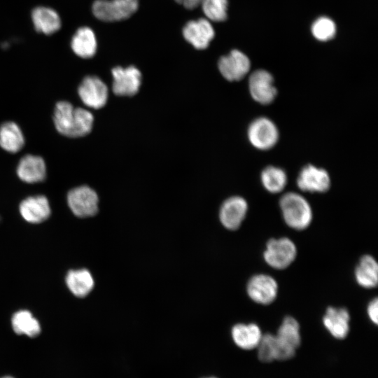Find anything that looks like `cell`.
Here are the masks:
<instances>
[{
    "instance_id": "cell-1",
    "label": "cell",
    "mask_w": 378,
    "mask_h": 378,
    "mask_svg": "<svg viewBox=\"0 0 378 378\" xmlns=\"http://www.w3.org/2000/svg\"><path fill=\"white\" fill-rule=\"evenodd\" d=\"M279 207L286 224L295 230H304L312 223L313 211L310 204L301 195L289 192L279 200Z\"/></svg>"
},
{
    "instance_id": "cell-2",
    "label": "cell",
    "mask_w": 378,
    "mask_h": 378,
    "mask_svg": "<svg viewBox=\"0 0 378 378\" xmlns=\"http://www.w3.org/2000/svg\"><path fill=\"white\" fill-rule=\"evenodd\" d=\"M298 250L295 244L288 237L272 238L266 244L263 259L275 270H284L295 260Z\"/></svg>"
},
{
    "instance_id": "cell-3",
    "label": "cell",
    "mask_w": 378,
    "mask_h": 378,
    "mask_svg": "<svg viewBox=\"0 0 378 378\" xmlns=\"http://www.w3.org/2000/svg\"><path fill=\"white\" fill-rule=\"evenodd\" d=\"M138 6L139 0H96L92 4V13L102 21H120L132 15Z\"/></svg>"
},
{
    "instance_id": "cell-4",
    "label": "cell",
    "mask_w": 378,
    "mask_h": 378,
    "mask_svg": "<svg viewBox=\"0 0 378 378\" xmlns=\"http://www.w3.org/2000/svg\"><path fill=\"white\" fill-rule=\"evenodd\" d=\"M247 135L251 144L262 150L270 149L279 139L277 127L270 119L265 117H260L251 122Z\"/></svg>"
},
{
    "instance_id": "cell-5",
    "label": "cell",
    "mask_w": 378,
    "mask_h": 378,
    "mask_svg": "<svg viewBox=\"0 0 378 378\" xmlns=\"http://www.w3.org/2000/svg\"><path fill=\"white\" fill-rule=\"evenodd\" d=\"M99 198L96 192L87 186L69 190L67 203L73 214L79 218L90 217L98 211Z\"/></svg>"
},
{
    "instance_id": "cell-6",
    "label": "cell",
    "mask_w": 378,
    "mask_h": 378,
    "mask_svg": "<svg viewBox=\"0 0 378 378\" xmlns=\"http://www.w3.org/2000/svg\"><path fill=\"white\" fill-rule=\"evenodd\" d=\"M279 286L274 278L267 274L252 276L246 284V293L254 302L267 305L276 298Z\"/></svg>"
},
{
    "instance_id": "cell-7",
    "label": "cell",
    "mask_w": 378,
    "mask_h": 378,
    "mask_svg": "<svg viewBox=\"0 0 378 378\" xmlns=\"http://www.w3.org/2000/svg\"><path fill=\"white\" fill-rule=\"evenodd\" d=\"M78 93L85 106L95 109L103 107L108 99L107 86L94 76H88L82 80Z\"/></svg>"
},
{
    "instance_id": "cell-8",
    "label": "cell",
    "mask_w": 378,
    "mask_h": 378,
    "mask_svg": "<svg viewBox=\"0 0 378 378\" xmlns=\"http://www.w3.org/2000/svg\"><path fill=\"white\" fill-rule=\"evenodd\" d=\"M113 78V92L119 96L134 95L141 83V74L134 66L126 68L116 66L112 69Z\"/></svg>"
},
{
    "instance_id": "cell-9",
    "label": "cell",
    "mask_w": 378,
    "mask_h": 378,
    "mask_svg": "<svg viewBox=\"0 0 378 378\" xmlns=\"http://www.w3.org/2000/svg\"><path fill=\"white\" fill-rule=\"evenodd\" d=\"M248 88L252 98L264 105L272 103L277 94L272 76L263 69L251 74L248 80Z\"/></svg>"
},
{
    "instance_id": "cell-10",
    "label": "cell",
    "mask_w": 378,
    "mask_h": 378,
    "mask_svg": "<svg viewBox=\"0 0 378 378\" xmlns=\"http://www.w3.org/2000/svg\"><path fill=\"white\" fill-rule=\"evenodd\" d=\"M297 186L304 192L321 193L328 190L330 178L324 169L308 164L300 170Z\"/></svg>"
},
{
    "instance_id": "cell-11",
    "label": "cell",
    "mask_w": 378,
    "mask_h": 378,
    "mask_svg": "<svg viewBox=\"0 0 378 378\" xmlns=\"http://www.w3.org/2000/svg\"><path fill=\"white\" fill-rule=\"evenodd\" d=\"M218 69L229 81H238L249 71L251 62L248 57L238 50H232L228 55L220 58Z\"/></svg>"
},
{
    "instance_id": "cell-12",
    "label": "cell",
    "mask_w": 378,
    "mask_h": 378,
    "mask_svg": "<svg viewBox=\"0 0 378 378\" xmlns=\"http://www.w3.org/2000/svg\"><path fill=\"white\" fill-rule=\"evenodd\" d=\"M247 211L246 200L240 196H232L222 204L219 211V219L226 229L235 230L241 226Z\"/></svg>"
},
{
    "instance_id": "cell-13",
    "label": "cell",
    "mask_w": 378,
    "mask_h": 378,
    "mask_svg": "<svg viewBox=\"0 0 378 378\" xmlns=\"http://www.w3.org/2000/svg\"><path fill=\"white\" fill-rule=\"evenodd\" d=\"M185 39L196 49L206 48L215 35L211 24L204 18L191 20L183 29Z\"/></svg>"
},
{
    "instance_id": "cell-14",
    "label": "cell",
    "mask_w": 378,
    "mask_h": 378,
    "mask_svg": "<svg viewBox=\"0 0 378 378\" xmlns=\"http://www.w3.org/2000/svg\"><path fill=\"white\" fill-rule=\"evenodd\" d=\"M350 314L344 307H328L323 316V324L337 340L346 338L350 331Z\"/></svg>"
},
{
    "instance_id": "cell-15",
    "label": "cell",
    "mask_w": 378,
    "mask_h": 378,
    "mask_svg": "<svg viewBox=\"0 0 378 378\" xmlns=\"http://www.w3.org/2000/svg\"><path fill=\"white\" fill-rule=\"evenodd\" d=\"M17 175L27 183L42 182L46 177V166L44 160L37 155H26L20 160Z\"/></svg>"
},
{
    "instance_id": "cell-16",
    "label": "cell",
    "mask_w": 378,
    "mask_h": 378,
    "mask_svg": "<svg viewBox=\"0 0 378 378\" xmlns=\"http://www.w3.org/2000/svg\"><path fill=\"white\" fill-rule=\"evenodd\" d=\"M20 213L22 218L31 223L43 222L50 215V207L44 195L29 197L20 204Z\"/></svg>"
},
{
    "instance_id": "cell-17",
    "label": "cell",
    "mask_w": 378,
    "mask_h": 378,
    "mask_svg": "<svg viewBox=\"0 0 378 378\" xmlns=\"http://www.w3.org/2000/svg\"><path fill=\"white\" fill-rule=\"evenodd\" d=\"M231 335L234 344L244 350L256 349L263 335L255 323H237L232 327Z\"/></svg>"
},
{
    "instance_id": "cell-18",
    "label": "cell",
    "mask_w": 378,
    "mask_h": 378,
    "mask_svg": "<svg viewBox=\"0 0 378 378\" xmlns=\"http://www.w3.org/2000/svg\"><path fill=\"white\" fill-rule=\"evenodd\" d=\"M354 276L356 283L362 288H375L378 283V265L375 258L368 254L360 257L356 266Z\"/></svg>"
},
{
    "instance_id": "cell-19",
    "label": "cell",
    "mask_w": 378,
    "mask_h": 378,
    "mask_svg": "<svg viewBox=\"0 0 378 378\" xmlns=\"http://www.w3.org/2000/svg\"><path fill=\"white\" fill-rule=\"evenodd\" d=\"M34 28L45 34H52L61 27V19L56 10L46 6L36 7L31 12Z\"/></svg>"
},
{
    "instance_id": "cell-20",
    "label": "cell",
    "mask_w": 378,
    "mask_h": 378,
    "mask_svg": "<svg viewBox=\"0 0 378 378\" xmlns=\"http://www.w3.org/2000/svg\"><path fill=\"white\" fill-rule=\"evenodd\" d=\"M71 47L74 52L82 58H90L94 55L97 42L92 29L88 27H80L74 34Z\"/></svg>"
},
{
    "instance_id": "cell-21",
    "label": "cell",
    "mask_w": 378,
    "mask_h": 378,
    "mask_svg": "<svg viewBox=\"0 0 378 378\" xmlns=\"http://www.w3.org/2000/svg\"><path fill=\"white\" fill-rule=\"evenodd\" d=\"M74 108L70 102L60 101L55 105L53 115L54 124L57 132L72 138L75 124Z\"/></svg>"
},
{
    "instance_id": "cell-22",
    "label": "cell",
    "mask_w": 378,
    "mask_h": 378,
    "mask_svg": "<svg viewBox=\"0 0 378 378\" xmlns=\"http://www.w3.org/2000/svg\"><path fill=\"white\" fill-rule=\"evenodd\" d=\"M24 145V137L20 127L8 121L0 126V146L6 151L15 153Z\"/></svg>"
},
{
    "instance_id": "cell-23",
    "label": "cell",
    "mask_w": 378,
    "mask_h": 378,
    "mask_svg": "<svg viewBox=\"0 0 378 378\" xmlns=\"http://www.w3.org/2000/svg\"><path fill=\"white\" fill-rule=\"evenodd\" d=\"M275 335L281 344L293 350L296 351L300 345V324L290 316H287L283 319Z\"/></svg>"
},
{
    "instance_id": "cell-24",
    "label": "cell",
    "mask_w": 378,
    "mask_h": 378,
    "mask_svg": "<svg viewBox=\"0 0 378 378\" xmlns=\"http://www.w3.org/2000/svg\"><path fill=\"white\" fill-rule=\"evenodd\" d=\"M66 284L75 296L84 298L92 290L94 279L88 270H71L66 276Z\"/></svg>"
},
{
    "instance_id": "cell-25",
    "label": "cell",
    "mask_w": 378,
    "mask_h": 378,
    "mask_svg": "<svg viewBox=\"0 0 378 378\" xmlns=\"http://www.w3.org/2000/svg\"><path fill=\"white\" fill-rule=\"evenodd\" d=\"M12 326L18 335H26L33 337L37 336L41 332L38 321L31 312L27 310H20L13 316Z\"/></svg>"
},
{
    "instance_id": "cell-26",
    "label": "cell",
    "mask_w": 378,
    "mask_h": 378,
    "mask_svg": "<svg viewBox=\"0 0 378 378\" xmlns=\"http://www.w3.org/2000/svg\"><path fill=\"white\" fill-rule=\"evenodd\" d=\"M260 178L263 187L271 193L281 192L287 183L286 172L282 169L274 166L265 167L261 173Z\"/></svg>"
},
{
    "instance_id": "cell-27",
    "label": "cell",
    "mask_w": 378,
    "mask_h": 378,
    "mask_svg": "<svg viewBox=\"0 0 378 378\" xmlns=\"http://www.w3.org/2000/svg\"><path fill=\"white\" fill-rule=\"evenodd\" d=\"M204 15L214 22H222L227 18V0H202Z\"/></svg>"
},
{
    "instance_id": "cell-28",
    "label": "cell",
    "mask_w": 378,
    "mask_h": 378,
    "mask_svg": "<svg viewBox=\"0 0 378 378\" xmlns=\"http://www.w3.org/2000/svg\"><path fill=\"white\" fill-rule=\"evenodd\" d=\"M75 124L73 138L88 134L93 126L94 117L88 110L83 108H74Z\"/></svg>"
},
{
    "instance_id": "cell-29",
    "label": "cell",
    "mask_w": 378,
    "mask_h": 378,
    "mask_svg": "<svg viewBox=\"0 0 378 378\" xmlns=\"http://www.w3.org/2000/svg\"><path fill=\"white\" fill-rule=\"evenodd\" d=\"M256 349L258 358L261 362L270 363L276 360V344L275 335L271 333L263 334Z\"/></svg>"
},
{
    "instance_id": "cell-30",
    "label": "cell",
    "mask_w": 378,
    "mask_h": 378,
    "mask_svg": "<svg viewBox=\"0 0 378 378\" xmlns=\"http://www.w3.org/2000/svg\"><path fill=\"white\" fill-rule=\"evenodd\" d=\"M312 32L316 39L322 41H328L335 36L336 26L331 19L321 17L313 23Z\"/></svg>"
},
{
    "instance_id": "cell-31",
    "label": "cell",
    "mask_w": 378,
    "mask_h": 378,
    "mask_svg": "<svg viewBox=\"0 0 378 378\" xmlns=\"http://www.w3.org/2000/svg\"><path fill=\"white\" fill-rule=\"evenodd\" d=\"M367 314L369 319L374 324L378 323V300L377 298L372 299L367 306Z\"/></svg>"
},
{
    "instance_id": "cell-32",
    "label": "cell",
    "mask_w": 378,
    "mask_h": 378,
    "mask_svg": "<svg viewBox=\"0 0 378 378\" xmlns=\"http://www.w3.org/2000/svg\"><path fill=\"white\" fill-rule=\"evenodd\" d=\"M178 4L183 5L188 9H193L197 7L202 0H175Z\"/></svg>"
},
{
    "instance_id": "cell-33",
    "label": "cell",
    "mask_w": 378,
    "mask_h": 378,
    "mask_svg": "<svg viewBox=\"0 0 378 378\" xmlns=\"http://www.w3.org/2000/svg\"><path fill=\"white\" fill-rule=\"evenodd\" d=\"M1 378H13L12 377H8V376H6V377H1Z\"/></svg>"
},
{
    "instance_id": "cell-34",
    "label": "cell",
    "mask_w": 378,
    "mask_h": 378,
    "mask_svg": "<svg viewBox=\"0 0 378 378\" xmlns=\"http://www.w3.org/2000/svg\"><path fill=\"white\" fill-rule=\"evenodd\" d=\"M206 378H216V377H206Z\"/></svg>"
}]
</instances>
